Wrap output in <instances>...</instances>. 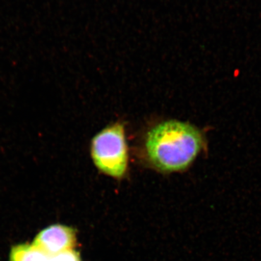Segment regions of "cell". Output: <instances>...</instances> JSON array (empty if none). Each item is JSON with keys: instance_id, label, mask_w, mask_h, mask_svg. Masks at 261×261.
<instances>
[{"instance_id": "obj_5", "label": "cell", "mask_w": 261, "mask_h": 261, "mask_svg": "<svg viewBox=\"0 0 261 261\" xmlns=\"http://www.w3.org/2000/svg\"><path fill=\"white\" fill-rule=\"evenodd\" d=\"M48 261H82L80 253L75 250H67V251L61 252L57 255L49 256Z\"/></svg>"}, {"instance_id": "obj_4", "label": "cell", "mask_w": 261, "mask_h": 261, "mask_svg": "<svg viewBox=\"0 0 261 261\" xmlns=\"http://www.w3.org/2000/svg\"><path fill=\"white\" fill-rule=\"evenodd\" d=\"M49 257L34 244L15 245L10 252V261H48Z\"/></svg>"}, {"instance_id": "obj_2", "label": "cell", "mask_w": 261, "mask_h": 261, "mask_svg": "<svg viewBox=\"0 0 261 261\" xmlns=\"http://www.w3.org/2000/svg\"><path fill=\"white\" fill-rule=\"evenodd\" d=\"M90 152L94 166L100 172L113 178H123L128 167V145L123 123H113L94 136Z\"/></svg>"}, {"instance_id": "obj_3", "label": "cell", "mask_w": 261, "mask_h": 261, "mask_svg": "<svg viewBox=\"0 0 261 261\" xmlns=\"http://www.w3.org/2000/svg\"><path fill=\"white\" fill-rule=\"evenodd\" d=\"M76 233L74 228L64 225L48 226L38 233L34 245L49 256L74 248Z\"/></svg>"}, {"instance_id": "obj_1", "label": "cell", "mask_w": 261, "mask_h": 261, "mask_svg": "<svg viewBox=\"0 0 261 261\" xmlns=\"http://www.w3.org/2000/svg\"><path fill=\"white\" fill-rule=\"evenodd\" d=\"M202 130L190 123L168 120L149 128L144 137L142 154L150 167L163 173L187 169L205 149Z\"/></svg>"}]
</instances>
